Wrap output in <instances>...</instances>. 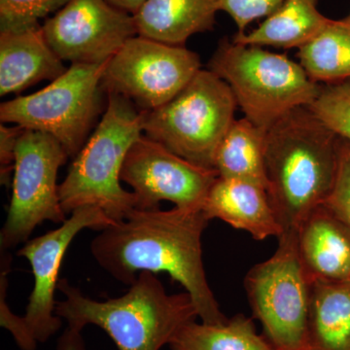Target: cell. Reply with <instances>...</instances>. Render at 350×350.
<instances>
[{
  "instance_id": "cell-29",
  "label": "cell",
  "mask_w": 350,
  "mask_h": 350,
  "mask_svg": "<svg viewBox=\"0 0 350 350\" xmlns=\"http://www.w3.org/2000/svg\"><path fill=\"white\" fill-rule=\"evenodd\" d=\"M57 350H87L82 331L68 327L57 340Z\"/></svg>"
},
{
  "instance_id": "cell-19",
  "label": "cell",
  "mask_w": 350,
  "mask_h": 350,
  "mask_svg": "<svg viewBox=\"0 0 350 350\" xmlns=\"http://www.w3.org/2000/svg\"><path fill=\"white\" fill-rule=\"evenodd\" d=\"M308 350H350V282H312Z\"/></svg>"
},
{
  "instance_id": "cell-16",
  "label": "cell",
  "mask_w": 350,
  "mask_h": 350,
  "mask_svg": "<svg viewBox=\"0 0 350 350\" xmlns=\"http://www.w3.org/2000/svg\"><path fill=\"white\" fill-rule=\"evenodd\" d=\"M63 62L46 40L42 25L0 32V96L22 93L44 80L54 81L68 69Z\"/></svg>"
},
{
  "instance_id": "cell-28",
  "label": "cell",
  "mask_w": 350,
  "mask_h": 350,
  "mask_svg": "<svg viewBox=\"0 0 350 350\" xmlns=\"http://www.w3.org/2000/svg\"><path fill=\"white\" fill-rule=\"evenodd\" d=\"M24 131L20 126H8L3 123L0 125V179L5 187L12 184L11 177L15 167L16 147Z\"/></svg>"
},
{
  "instance_id": "cell-17",
  "label": "cell",
  "mask_w": 350,
  "mask_h": 350,
  "mask_svg": "<svg viewBox=\"0 0 350 350\" xmlns=\"http://www.w3.org/2000/svg\"><path fill=\"white\" fill-rule=\"evenodd\" d=\"M217 0H146L133 15L137 36L184 46L194 34L213 31Z\"/></svg>"
},
{
  "instance_id": "cell-11",
  "label": "cell",
  "mask_w": 350,
  "mask_h": 350,
  "mask_svg": "<svg viewBox=\"0 0 350 350\" xmlns=\"http://www.w3.org/2000/svg\"><path fill=\"white\" fill-rule=\"evenodd\" d=\"M218 177L215 170L189 162L144 135L131 147L120 174L139 211L160 209L163 200L178 208L202 209Z\"/></svg>"
},
{
  "instance_id": "cell-14",
  "label": "cell",
  "mask_w": 350,
  "mask_h": 350,
  "mask_svg": "<svg viewBox=\"0 0 350 350\" xmlns=\"http://www.w3.org/2000/svg\"><path fill=\"white\" fill-rule=\"evenodd\" d=\"M297 246L310 282H350V228L325 206L301 223Z\"/></svg>"
},
{
  "instance_id": "cell-31",
  "label": "cell",
  "mask_w": 350,
  "mask_h": 350,
  "mask_svg": "<svg viewBox=\"0 0 350 350\" xmlns=\"http://www.w3.org/2000/svg\"><path fill=\"white\" fill-rule=\"evenodd\" d=\"M345 21H347V22L349 23V24L350 25V15L349 16V17L345 18Z\"/></svg>"
},
{
  "instance_id": "cell-2",
  "label": "cell",
  "mask_w": 350,
  "mask_h": 350,
  "mask_svg": "<svg viewBox=\"0 0 350 350\" xmlns=\"http://www.w3.org/2000/svg\"><path fill=\"white\" fill-rule=\"evenodd\" d=\"M340 140L308 107L287 113L267 131V192L283 232L297 234L330 195Z\"/></svg>"
},
{
  "instance_id": "cell-21",
  "label": "cell",
  "mask_w": 350,
  "mask_h": 350,
  "mask_svg": "<svg viewBox=\"0 0 350 350\" xmlns=\"http://www.w3.org/2000/svg\"><path fill=\"white\" fill-rule=\"evenodd\" d=\"M254 319L236 314L220 325L196 320L182 327L170 342L172 350H275L260 335Z\"/></svg>"
},
{
  "instance_id": "cell-13",
  "label": "cell",
  "mask_w": 350,
  "mask_h": 350,
  "mask_svg": "<svg viewBox=\"0 0 350 350\" xmlns=\"http://www.w3.org/2000/svg\"><path fill=\"white\" fill-rule=\"evenodd\" d=\"M114 223L100 207H79L59 228L29 239L18 250V256L25 258L31 264L34 278L33 289L23 319L38 344L47 342L63 325V319L56 314L55 290L69 245L83 230L100 232Z\"/></svg>"
},
{
  "instance_id": "cell-1",
  "label": "cell",
  "mask_w": 350,
  "mask_h": 350,
  "mask_svg": "<svg viewBox=\"0 0 350 350\" xmlns=\"http://www.w3.org/2000/svg\"><path fill=\"white\" fill-rule=\"evenodd\" d=\"M209 219L202 209L139 211L100 231L92 255L123 284L133 285L142 271L169 273L190 295L200 321H228L211 291L202 262V238Z\"/></svg>"
},
{
  "instance_id": "cell-8",
  "label": "cell",
  "mask_w": 350,
  "mask_h": 350,
  "mask_svg": "<svg viewBox=\"0 0 350 350\" xmlns=\"http://www.w3.org/2000/svg\"><path fill=\"white\" fill-rule=\"evenodd\" d=\"M253 319L275 350H308L312 282L299 257L297 234L283 232L273 256L244 278Z\"/></svg>"
},
{
  "instance_id": "cell-10",
  "label": "cell",
  "mask_w": 350,
  "mask_h": 350,
  "mask_svg": "<svg viewBox=\"0 0 350 350\" xmlns=\"http://www.w3.org/2000/svg\"><path fill=\"white\" fill-rule=\"evenodd\" d=\"M200 69L197 53L137 36L108 61L103 88L150 111L174 98Z\"/></svg>"
},
{
  "instance_id": "cell-12",
  "label": "cell",
  "mask_w": 350,
  "mask_h": 350,
  "mask_svg": "<svg viewBox=\"0 0 350 350\" xmlns=\"http://www.w3.org/2000/svg\"><path fill=\"white\" fill-rule=\"evenodd\" d=\"M42 31L57 56L71 64L107 63L137 36L133 15L107 0H69Z\"/></svg>"
},
{
  "instance_id": "cell-9",
  "label": "cell",
  "mask_w": 350,
  "mask_h": 350,
  "mask_svg": "<svg viewBox=\"0 0 350 350\" xmlns=\"http://www.w3.org/2000/svg\"><path fill=\"white\" fill-rule=\"evenodd\" d=\"M69 157L63 146L47 133L25 130L16 147L12 198L1 232V250H13L29 239L45 221L63 224L57 184L59 167Z\"/></svg>"
},
{
  "instance_id": "cell-20",
  "label": "cell",
  "mask_w": 350,
  "mask_h": 350,
  "mask_svg": "<svg viewBox=\"0 0 350 350\" xmlns=\"http://www.w3.org/2000/svg\"><path fill=\"white\" fill-rule=\"evenodd\" d=\"M267 131L245 117L234 120L216 151L214 170L219 177L251 182L267 190Z\"/></svg>"
},
{
  "instance_id": "cell-24",
  "label": "cell",
  "mask_w": 350,
  "mask_h": 350,
  "mask_svg": "<svg viewBox=\"0 0 350 350\" xmlns=\"http://www.w3.org/2000/svg\"><path fill=\"white\" fill-rule=\"evenodd\" d=\"M69 0H0V32L38 27L39 21L63 8Z\"/></svg>"
},
{
  "instance_id": "cell-30",
  "label": "cell",
  "mask_w": 350,
  "mask_h": 350,
  "mask_svg": "<svg viewBox=\"0 0 350 350\" xmlns=\"http://www.w3.org/2000/svg\"><path fill=\"white\" fill-rule=\"evenodd\" d=\"M113 6L135 15L146 0H107Z\"/></svg>"
},
{
  "instance_id": "cell-5",
  "label": "cell",
  "mask_w": 350,
  "mask_h": 350,
  "mask_svg": "<svg viewBox=\"0 0 350 350\" xmlns=\"http://www.w3.org/2000/svg\"><path fill=\"white\" fill-rule=\"evenodd\" d=\"M208 69L231 88L244 117L265 131L292 110L310 107L321 89L300 63L232 39H221Z\"/></svg>"
},
{
  "instance_id": "cell-23",
  "label": "cell",
  "mask_w": 350,
  "mask_h": 350,
  "mask_svg": "<svg viewBox=\"0 0 350 350\" xmlns=\"http://www.w3.org/2000/svg\"><path fill=\"white\" fill-rule=\"evenodd\" d=\"M308 107L327 128L350 144V79L321 84L319 96Z\"/></svg>"
},
{
  "instance_id": "cell-27",
  "label": "cell",
  "mask_w": 350,
  "mask_h": 350,
  "mask_svg": "<svg viewBox=\"0 0 350 350\" xmlns=\"http://www.w3.org/2000/svg\"><path fill=\"white\" fill-rule=\"evenodd\" d=\"M284 0H217L219 11H224L238 27L237 34L246 33L248 25L268 18L282 5Z\"/></svg>"
},
{
  "instance_id": "cell-7",
  "label": "cell",
  "mask_w": 350,
  "mask_h": 350,
  "mask_svg": "<svg viewBox=\"0 0 350 350\" xmlns=\"http://www.w3.org/2000/svg\"><path fill=\"white\" fill-rule=\"evenodd\" d=\"M107 63L71 64L40 91L1 103V123L47 133L75 158L100 114Z\"/></svg>"
},
{
  "instance_id": "cell-18",
  "label": "cell",
  "mask_w": 350,
  "mask_h": 350,
  "mask_svg": "<svg viewBox=\"0 0 350 350\" xmlns=\"http://www.w3.org/2000/svg\"><path fill=\"white\" fill-rule=\"evenodd\" d=\"M319 0H284L254 31L236 33L232 40L243 45L299 49L332 21L319 12Z\"/></svg>"
},
{
  "instance_id": "cell-22",
  "label": "cell",
  "mask_w": 350,
  "mask_h": 350,
  "mask_svg": "<svg viewBox=\"0 0 350 350\" xmlns=\"http://www.w3.org/2000/svg\"><path fill=\"white\" fill-rule=\"evenodd\" d=\"M299 63L312 81L331 84L350 79V25L332 20L298 49Z\"/></svg>"
},
{
  "instance_id": "cell-26",
  "label": "cell",
  "mask_w": 350,
  "mask_h": 350,
  "mask_svg": "<svg viewBox=\"0 0 350 350\" xmlns=\"http://www.w3.org/2000/svg\"><path fill=\"white\" fill-rule=\"evenodd\" d=\"M322 206L350 228V144L342 138L335 183Z\"/></svg>"
},
{
  "instance_id": "cell-25",
  "label": "cell",
  "mask_w": 350,
  "mask_h": 350,
  "mask_svg": "<svg viewBox=\"0 0 350 350\" xmlns=\"http://www.w3.org/2000/svg\"><path fill=\"white\" fill-rule=\"evenodd\" d=\"M1 254L0 262V324L10 332L16 344L22 350H36L38 342L31 337L29 329L25 326L23 317H18L11 312L6 301L7 288H8V273L11 271L12 257L5 250Z\"/></svg>"
},
{
  "instance_id": "cell-6",
  "label": "cell",
  "mask_w": 350,
  "mask_h": 350,
  "mask_svg": "<svg viewBox=\"0 0 350 350\" xmlns=\"http://www.w3.org/2000/svg\"><path fill=\"white\" fill-rule=\"evenodd\" d=\"M238 108L229 85L209 69H200L174 98L146 111L145 135L189 162L214 170L219 145Z\"/></svg>"
},
{
  "instance_id": "cell-3",
  "label": "cell",
  "mask_w": 350,
  "mask_h": 350,
  "mask_svg": "<svg viewBox=\"0 0 350 350\" xmlns=\"http://www.w3.org/2000/svg\"><path fill=\"white\" fill-rule=\"evenodd\" d=\"M57 289L66 299L57 301L56 314L68 327H100L119 350H161L199 317L187 292L167 294L150 271H142L126 294L103 301L88 298L66 278L59 280Z\"/></svg>"
},
{
  "instance_id": "cell-15",
  "label": "cell",
  "mask_w": 350,
  "mask_h": 350,
  "mask_svg": "<svg viewBox=\"0 0 350 350\" xmlns=\"http://www.w3.org/2000/svg\"><path fill=\"white\" fill-rule=\"evenodd\" d=\"M206 217L224 221L256 241L280 238L283 232L266 189L239 179L218 177L202 206Z\"/></svg>"
},
{
  "instance_id": "cell-4",
  "label": "cell",
  "mask_w": 350,
  "mask_h": 350,
  "mask_svg": "<svg viewBox=\"0 0 350 350\" xmlns=\"http://www.w3.org/2000/svg\"><path fill=\"white\" fill-rule=\"evenodd\" d=\"M146 111L120 94L107 93V105L93 135L75 157L59 185L66 215L83 206H98L113 221L135 209V198L121 186L122 167L142 137Z\"/></svg>"
}]
</instances>
